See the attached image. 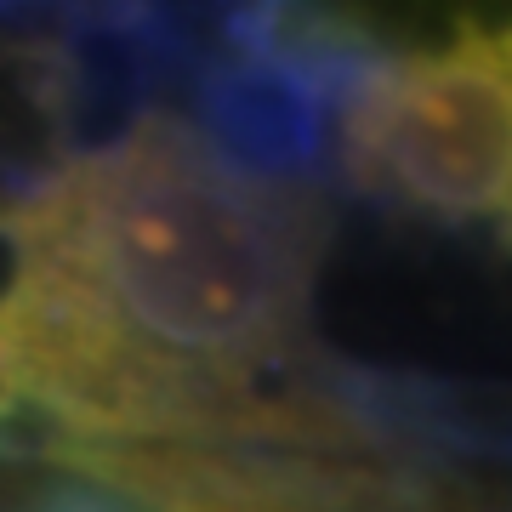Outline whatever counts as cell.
Segmentation results:
<instances>
[{
  "label": "cell",
  "mask_w": 512,
  "mask_h": 512,
  "mask_svg": "<svg viewBox=\"0 0 512 512\" xmlns=\"http://www.w3.org/2000/svg\"><path fill=\"white\" fill-rule=\"evenodd\" d=\"M319 256L308 188L143 114L0 217V404L74 439L359 450L296 382Z\"/></svg>",
  "instance_id": "1"
},
{
  "label": "cell",
  "mask_w": 512,
  "mask_h": 512,
  "mask_svg": "<svg viewBox=\"0 0 512 512\" xmlns=\"http://www.w3.org/2000/svg\"><path fill=\"white\" fill-rule=\"evenodd\" d=\"M336 154L376 205L512 234V23H456L433 46L359 69Z\"/></svg>",
  "instance_id": "2"
}]
</instances>
